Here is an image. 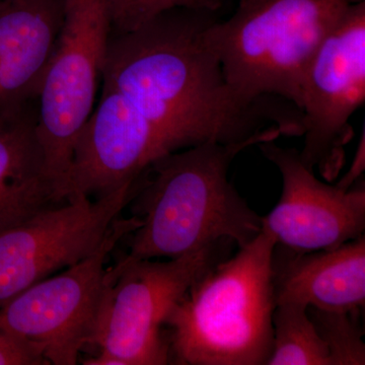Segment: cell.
<instances>
[{
	"label": "cell",
	"instance_id": "6da1fadb",
	"mask_svg": "<svg viewBox=\"0 0 365 365\" xmlns=\"http://www.w3.org/2000/svg\"><path fill=\"white\" fill-rule=\"evenodd\" d=\"M213 14L174 7L131 32L110 36L103 86L123 95L169 153L239 143L270 125L302 135V112L294 104L276 97L249 104L227 85L206 40Z\"/></svg>",
	"mask_w": 365,
	"mask_h": 365
},
{
	"label": "cell",
	"instance_id": "7a4b0ae2",
	"mask_svg": "<svg viewBox=\"0 0 365 365\" xmlns=\"http://www.w3.org/2000/svg\"><path fill=\"white\" fill-rule=\"evenodd\" d=\"M287 136L270 125L246 140L191 146L157 158L136 185L131 215L140 220L126 258L177 259L232 242L242 248L262 232V216L228 180L237 155Z\"/></svg>",
	"mask_w": 365,
	"mask_h": 365
},
{
	"label": "cell",
	"instance_id": "3957f363",
	"mask_svg": "<svg viewBox=\"0 0 365 365\" xmlns=\"http://www.w3.org/2000/svg\"><path fill=\"white\" fill-rule=\"evenodd\" d=\"M265 230L203 273L170 312V364L267 365L273 346L272 258Z\"/></svg>",
	"mask_w": 365,
	"mask_h": 365
},
{
	"label": "cell",
	"instance_id": "277c9868",
	"mask_svg": "<svg viewBox=\"0 0 365 365\" xmlns=\"http://www.w3.org/2000/svg\"><path fill=\"white\" fill-rule=\"evenodd\" d=\"M364 0H239L206 40L225 81L244 102L276 97L302 107V83L314 54L348 7Z\"/></svg>",
	"mask_w": 365,
	"mask_h": 365
},
{
	"label": "cell",
	"instance_id": "5b68a950",
	"mask_svg": "<svg viewBox=\"0 0 365 365\" xmlns=\"http://www.w3.org/2000/svg\"><path fill=\"white\" fill-rule=\"evenodd\" d=\"M223 242L167 261L124 257L107 271L93 344L123 365L170 364L163 329L170 312L209 268L227 258Z\"/></svg>",
	"mask_w": 365,
	"mask_h": 365
},
{
	"label": "cell",
	"instance_id": "8992f818",
	"mask_svg": "<svg viewBox=\"0 0 365 365\" xmlns=\"http://www.w3.org/2000/svg\"><path fill=\"white\" fill-rule=\"evenodd\" d=\"M111 31L110 0H66L38 97V135L48 170L66 199L74 143L93 111Z\"/></svg>",
	"mask_w": 365,
	"mask_h": 365
},
{
	"label": "cell",
	"instance_id": "52a82bcc",
	"mask_svg": "<svg viewBox=\"0 0 365 365\" xmlns=\"http://www.w3.org/2000/svg\"><path fill=\"white\" fill-rule=\"evenodd\" d=\"M139 227L136 216H119L93 253L0 307V328L30 345L49 364H78L97 330L108 280L106 261L118 242Z\"/></svg>",
	"mask_w": 365,
	"mask_h": 365
},
{
	"label": "cell",
	"instance_id": "ba28073f",
	"mask_svg": "<svg viewBox=\"0 0 365 365\" xmlns=\"http://www.w3.org/2000/svg\"><path fill=\"white\" fill-rule=\"evenodd\" d=\"M365 102V0L348 7L319 46L302 83L300 158L333 182L346 163L350 119Z\"/></svg>",
	"mask_w": 365,
	"mask_h": 365
},
{
	"label": "cell",
	"instance_id": "9c48e42d",
	"mask_svg": "<svg viewBox=\"0 0 365 365\" xmlns=\"http://www.w3.org/2000/svg\"><path fill=\"white\" fill-rule=\"evenodd\" d=\"M134 188L96 200L71 196L0 232V307L93 253L130 202Z\"/></svg>",
	"mask_w": 365,
	"mask_h": 365
},
{
	"label": "cell",
	"instance_id": "30bf717a",
	"mask_svg": "<svg viewBox=\"0 0 365 365\" xmlns=\"http://www.w3.org/2000/svg\"><path fill=\"white\" fill-rule=\"evenodd\" d=\"M258 148L282 177L279 200L262 216V230L272 235L276 245L295 252L321 251L364 235V182L344 190L319 180L295 148H282L275 140Z\"/></svg>",
	"mask_w": 365,
	"mask_h": 365
},
{
	"label": "cell",
	"instance_id": "8fae6325",
	"mask_svg": "<svg viewBox=\"0 0 365 365\" xmlns=\"http://www.w3.org/2000/svg\"><path fill=\"white\" fill-rule=\"evenodd\" d=\"M165 153L169 151L141 113L119 91L103 86L98 107L74 143L68 198H101L135 187Z\"/></svg>",
	"mask_w": 365,
	"mask_h": 365
},
{
	"label": "cell",
	"instance_id": "7c38bea8",
	"mask_svg": "<svg viewBox=\"0 0 365 365\" xmlns=\"http://www.w3.org/2000/svg\"><path fill=\"white\" fill-rule=\"evenodd\" d=\"M66 0H0V119L38 102Z\"/></svg>",
	"mask_w": 365,
	"mask_h": 365
},
{
	"label": "cell",
	"instance_id": "4fadbf2b",
	"mask_svg": "<svg viewBox=\"0 0 365 365\" xmlns=\"http://www.w3.org/2000/svg\"><path fill=\"white\" fill-rule=\"evenodd\" d=\"M272 275L276 304L295 302L330 311L364 309L365 237L314 252L276 245Z\"/></svg>",
	"mask_w": 365,
	"mask_h": 365
},
{
	"label": "cell",
	"instance_id": "5bb4252c",
	"mask_svg": "<svg viewBox=\"0 0 365 365\" xmlns=\"http://www.w3.org/2000/svg\"><path fill=\"white\" fill-rule=\"evenodd\" d=\"M66 201L38 135V102L0 119V232Z\"/></svg>",
	"mask_w": 365,
	"mask_h": 365
},
{
	"label": "cell",
	"instance_id": "9a60e30c",
	"mask_svg": "<svg viewBox=\"0 0 365 365\" xmlns=\"http://www.w3.org/2000/svg\"><path fill=\"white\" fill-rule=\"evenodd\" d=\"M272 322V352L267 365H330L328 347L307 307L295 302L276 304Z\"/></svg>",
	"mask_w": 365,
	"mask_h": 365
},
{
	"label": "cell",
	"instance_id": "2e32d148",
	"mask_svg": "<svg viewBox=\"0 0 365 365\" xmlns=\"http://www.w3.org/2000/svg\"><path fill=\"white\" fill-rule=\"evenodd\" d=\"M319 335L329 350L330 365H364L361 309L330 311L307 307Z\"/></svg>",
	"mask_w": 365,
	"mask_h": 365
},
{
	"label": "cell",
	"instance_id": "e0dca14e",
	"mask_svg": "<svg viewBox=\"0 0 365 365\" xmlns=\"http://www.w3.org/2000/svg\"><path fill=\"white\" fill-rule=\"evenodd\" d=\"M192 0H110L113 23L120 28L132 29L150 20L157 14L186 6Z\"/></svg>",
	"mask_w": 365,
	"mask_h": 365
},
{
	"label": "cell",
	"instance_id": "ac0fdd59",
	"mask_svg": "<svg viewBox=\"0 0 365 365\" xmlns=\"http://www.w3.org/2000/svg\"><path fill=\"white\" fill-rule=\"evenodd\" d=\"M33 347L0 328V365H48Z\"/></svg>",
	"mask_w": 365,
	"mask_h": 365
},
{
	"label": "cell",
	"instance_id": "d6986e66",
	"mask_svg": "<svg viewBox=\"0 0 365 365\" xmlns=\"http://www.w3.org/2000/svg\"><path fill=\"white\" fill-rule=\"evenodd\" d=\"M365 169V143H364V133H362V137L360 138L359 148H357L355 157L353 158L352 165H350L349 170L346 173V175L342 177V179L337 182V186L340 188L348 190L352 188L362 175H364Z\"/></svg>",
	"mask_w": 365,
	"mask_h": 365
}]
</instances>
